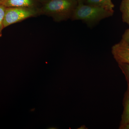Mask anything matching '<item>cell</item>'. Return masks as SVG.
<instances>
[{
	"label": "cell",
	"instance_id": "cell-1",
	"mask_svg": "<svg viewBox=\"0 0 129 129\" xmlns=\"http://www.w3.org/2000/svg\"><path fill=\"white\" fill-rule=\"evenodd\" d=\"M78 4L76 0H49L42 10L54 21L61 22L72 18Z\"/></svg>",
	"mask_w": 129,
	"mask_h": 129
},
{
	"label": "cell",
	"instance_id": "cell-2",
	"mask_svg": "<svg viewBox=\"0 0 129 129\" xmlns=\"http://www.w3.org/2000/svg\"><path fill=\"white\" fill-rule=\"evenodd\" d=\"M114 12L102 8L81 3L78 4L71 18L73 20H81L89 26H92L102 19L112 16Z\"/></svg>",
	"mask_w": 129,
	"mask_h": 129
},
{
	"label": "cell",
	"instance_id": "cell-3",
	"mask_svg": "<svg viewBox=\"0 0 129 129\" xmlns=\"http://www.w3.org/2000/svg\"><path fill=\"white\" fill-rule=\"evenodd\" d=\"M37 12L31 8H6L3 22L4 28L33 17L36 15Z\"/></svg>",
	"mask_w": 129,
	"mask_h": 129
},
{
	"label": "cell",
	"instance_id": "cell-4",
	"mask_svg": "<svg viewBox=\"0 0 129 129\" xmlns=\"http://www.w3.org/2000/svg\"><path fill=\"white\" fill-rule=\"evenodd\" d=\"M111 52L118 64H129V45L123 40L112 47Z\"/></svg>",
	"mask_w": 129,
	"mask_h": 129
},
{
	"label": "cell",
	"instance_id": "cell-5",
	"mask_svg": "<svg viewBox=\"0 0 129 129\" xmlns=\"http://www.w3.org/2000/svg\"><path fill=\"white\" fill-rule=\"evenodd\" d=\"M123 106V110L119 127V129H123L125 126L129 124V84H128L127 90L124 95Z\"/></svg>",
	"mask_w": 129,
	"mask_h": 129
},
{
	"label": "cell",
	"instance_id": "cell-6",
	"mask_svg": "<svg viewBox=\"0 0 129 129\" xmlns=\"http://www.w3.org/2000/svg\"><path fill=\"white\" fill-rule=\"evenodd\" d=\"M1 4L8 7L31 8L33 5L32 0H5Z\"/></svg>",
	"mask_w": 129,
	"mask_h": 129
},
{
	"label": "cell",
	"instance_id": "cell-7",
	"mask_svg": "<svg viewBox=\"0 0 129 129\" xmlns=\"http://www.w3.org/2000/svg\"><path fill=\"white\" fill-rule=\"evenodd\" d=\"M86 4L102 8L109 11H114V5L112 0H86Z\"/></svg>",
	"mask_w": 129,
	"mask_h": 129
},
{
	"label": "cell",
	"instance_id": "cell-8",
	"mask_svg": "<svg viewBox=\"0 0 129 129\" xmlns=\"http://www.w3.org/2000/svg\"><path fill=\"white\" fill-rule=\"evenodd\" d=\"M124 22L129 25V0H122L120 6Z\"/></svg>",
	"mask_w": 129,
	"mask_h": 129
},
{
	"label": "cell",
	"instance_id": "cell-9",
	"mask_svg": "<svg viewBox=\"0 0 129 129\" xmlns=\"http://www.w3.org/2000/svg\"><path fill=\"white\" fill-rule=\"evenodd\" d=\"M119 67L125 77L127 84H129V64L120 63L118 64Z\"/></svg>",
	"mask_w": 129,
	"mask_h": 129
},
{
	"label": "cell",
	"instance_id": "cell-10",
	"mask_svg": "<svg viewBox=\"0 0 129 129\" xmlns=\"http://www.w3.org/2000/svg\"><path fill=\"white\" fill-rule=\"evenodd\" d=\"M6 8V7L2 4L0 5V37L2 36V31L4 28L3 22Z\"/></svg>",
	"mask_w": 129,
	"mask_h": 129
},
{
	"label": "cell",
	"instance_id": "cell-11",
	"mask_svg": "<svg viewBox=\"0 0 129 129\" xmlns=\"http://www.w3.org/2000/svg\"><path fill=\"white\" fill-rule=\"evenodd\" d=\"M122 40L129 45V28L125 31L122 35Z\"/></svg>",
	"mask_w": 129,
	"mask_h": 129
},
{
	"label": "cell",
	"instance_id": "cell-12",
	"mask_svg": "<svg viewBox=\"0 0 129 129\" xmlns=\"http://www.w3.org/2000/svg\"><path fill=\"white\" fill-rule=\"evenodd\" d=\"M76 1L78 2V4H81V3H85L86 0H76Z\"/></svg>",
	"mask_w": 129,
	"mask_h": 129
},
{
	"label": "cell",
	"instance_id": "cell-13",
	"mask_svg": "<svg viewBox=\"0 0 129 129\" xmlns=\"http://www.w3.org/2000/svg\"><path fill=\"white\" fill-rule=\"evenodd\" d=\"M79 128V129H86V127L85 125H82V126H81Z\"/></svg>",
	"mask_w": 129,
	"mask_h": 129
},
{
	"label": "cell",
	"instance_id": "cell-14",
	"mask_svg": "<svg viewBox=\"0 0 129 129\" xmlns=\"http://www.w3.org/2000/svg\"><path fill=\"white\" fill-rule=\"evenodd\" d=\"M123 129H129V124L127 125Z\"/></svg>",
	"mask_w": 129,
	"mask_h": 129
},
{
	"label": "cell",
	"instance_id": "cell-15",
	"mask_svg": "<svg viewBox=\"0 0 129 129\" xmlns=\"http://www.w3.org/2000/svg\"><path fill=\"white\" fill-rule=\"evenodd\" d=\"M1 0H0V5H1Z\"/></svg>",
	"mask_w": 129,
	"mask_h": 129
},
{
	"label": "cell",
	"instance_id": "cell-16",
	"mask_svg": "<svg viewBox=\"0 0 129 129\" xmlns=\"http://www.w3.org/2000/svg\"><path fill=\"white\" fill-rule=\"evenodd\" d=\"M1 2H2L3 1H5V0H1Z\"/></svg>",
	"mask_w": 129,
	"mask_h": 129
}]
</instances>
